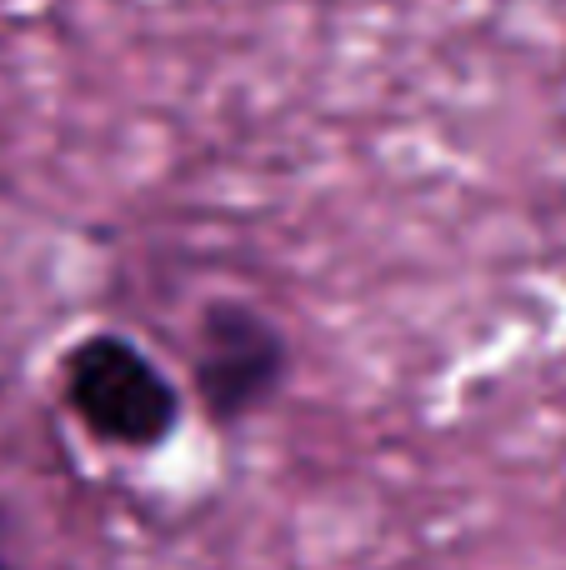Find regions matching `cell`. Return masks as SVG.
Here are the masks:
<instances>
[{"label": "cell", "instance_id": "3957f363", "mask_svg": "<svg viewBox=\"0 0 566 570\" xmlns=\"http://www.w3.org/2000/svg\"><path fill=\"white\" fill-rule=\"evenodd\" d=\"M0 570H16V561H10V556H6V551H0Z\"/></svg>", "mask_w": 566, "mask_h": 570}, {"label": "cell", "instance_id": "7a4b0ae2", "mask_svg": "<svg viewBox=\"0 0 566 570\" xmlns=\"http://www.w3.org/2000/svg\"><path fill=\"white\" fill-rule=\"evenodd\" d=\"M291 385V341L261 305L216 295L196 315V351H191V391L211 425L251 421L271 411Z\"/></svg>", "mask_w": 566, "mask_h": 570}, {"label": "cell", "instance_id": "6da1fadb", "mask_svg": "<svg viewBox=\"0 0 566 570\" xmlns=\"http://www.w3.org/2000/svg\"><path fill=\"white\" fill-rule=\"evenodd\" d=\"M60 401L90 441L146 455L180 431L186 395L126 331H90L60 355Z\"/></svg>", "mask_w": 566, "mask_h": 570}]
</instances>
